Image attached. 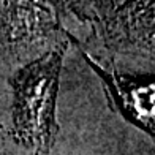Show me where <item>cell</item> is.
<instances>
[{
	"label": "cell",
	"mask_w": 155,
	"mask_h": 155,
	"mask_svg": "<svg viewBox=\"0 0 155 155\" xmlns=\"http://www.w3.org/2000/svg\"><path fill=\"white\" fill-rule=\"evenodd\" d=\"M65 49L63 41L54 51L21 68L11 79L13 120L32 155H49L57 133L55 101Z\"/></svg>",
	"instance_id": "obj_1"
},
{
	"label": "cell",
	"mask_w": 155,
	"mask_h": 155,
	"mask_svg": "<svg viewBox=\"0 0 155 155\" xmlns=\"http://www.w3.org/2000/svg\"><path fill=\"white\" fill-rule=\"evenodd\" d=\"M84 59H87L94 71L101 78L104 84L106 94L109 100L120 114L135 124L136 127L143 128L147 133H153V82H138L136 79L125 78L116 73H109L101 70L98 65L90 60L86 54H82Z\"/></svg>",
	"instance_id": "obj_2"
}]
</instances>
